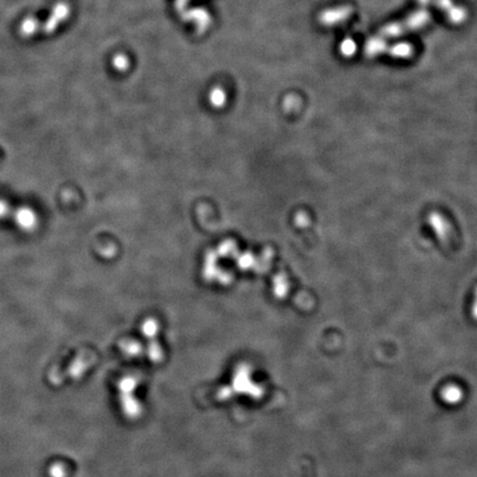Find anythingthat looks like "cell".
<instances>
[{
	"label": "cell",
	"instance_id": "6",
	"mask_svg": "<svg viewBox=\"0 0 477 477\" xmlns=\"http://www.w3.org/2000/svg\"><path fill=\"white\" fill-rule=\"evenodd\" d=\"M441 398L446 403L455 404L459 403L463 399V390L455 384H451L445 387L441 392Z\"/></svg>",
	"mask_w": 477,
	"mask_h": 477
},
{
	"label": "cell",
	"instance_id": "5",
	"mask_svg": "<svg viewBox=\"0 0 477 477\" xmlns=\"http://www.w3.org/2000/svg\"><path fill=\"white\" fill-rule=\"evenodd\" d=\"M69 13V8L65 3H58L52 10L51 14L45 21L40 26L39 30H41L44 33H52L58 28L59 23H61L63 20L67 18Z\"/></svg>",
	"mask_w": 477,
	"mask_h": 477
},
{
	"label": "cell",
	"instance_id": "3",
	"mask_svg": "<svg viewBox=\"0 0 477 477\" xmlns=\"http://www.w3.org/2000/svg\"><path fill=\"white\" fill-rule=\"evenodd\" d=\"M233 385V391L238 392V393H247L252 395L253 398H258L261 397L263 393L262 388L258 387V385L254 384L252 382V380L248 378V373L246 372V370H240V372H238L235 375V379L232 381Z\"/></svg>",
	"mask_w": 477,
	"mask_h": 477
},
{
	"label": "cell",
	"instance_id": "4",
	"mask_svg": "<svg viewBox=\"0 0 477 477\" xmlns=\"http://www.w3.org/2000/svg\"><path fill=\"white\" fill-rule=\"evenodd\" d=\"M353 13L354 8L350 6L327 9L321 14L319 21H321L324 26H334V24H338L345 21V20H347Z\"/></svg>",
	"mask_w": 477,
	"mask_h": 477
},
{
	"label": "cell",
	"instance_id": "11",
	"mask_svg": "<svg viewBox=\"0 0 477 477\" xmlns=\"http://www.w3.org/2000/svg\"><path fill=\"white\" fill-rule=\"evenodd\" d=\"M49 475L50 477H65L67 476V470H65L63 464L55 463L50 466Z\"/></svg>",
	"mask_w": 477,
	"mask_h": 477
},
{
	"label": "cell",
	"instance_id": "10",
	"mask_svg": "<svg viewBox=\"0 0 477 477\" xmlns=\"http://www.w3.org/2000/svg\"><path fill=\"white\" fill-rule=\"evenodd\" d=\"M342 54L345 57H352L356 52V43L352 39H347L341 45Z\"/></svg>",
	"mask_w": 477,
	"mask_h": 477
},
{
	"label": "cell",
	"instance_id": "8",
	"mask_svg": "<svg viewBox=\"0 0 477 477\" xmlns=\"http://www.w3.org/2000/svg\"><path fill=\"white\" fill-rule=\"evenodd\" d=\"M39 26H40V22L37 18L27 17L23 19V21L21 22V24H20L19 32L20 34H21V37L30 38L32 37L34 33H37L39 31Z\"/></svg>",
	"mask_w": 477,
	"mask_h": 477
},
{
	"label": "cell",
	"instance_id": "1",
	"mask_svg": "<svg viewBox=\"0 0 477 477\" xmlns=\"http://www.w3.org/2000/svg\"><path fill=\"white\" fill-rule=\"evenodd\" d=\"M430 20V13L426 10H419L411 13L408 18H405L401 21L393 22L391 24H387L380 30V37H387V38H394L399 37V35L407 33L410 31H414L420 28L424 27Z\"/></svg>",
	"mask_w": 477,
	"mask_h": 477
},
{
	"label": "cell",
	"instance_id": "2",
	"mask_svg": "<svg viewBox=\"0 0 477 477\" xmlns=\"http://www.w3.org/2000/svg\"><path fill=\"white\" fill-rule=\"evenodd\" d=\"M422 4H434L440 10H443L446 16L453 23L463 22L466 18V11L452 1V0H418Z\"/></svg>",
	"mask_w": 477,
	"mask_h": 477
},
{
	"label": "cell",
	"instance_id": "9",
	"mask_svg": "<svg viewBox=\"0 0 477 477\" xmlns=\"http://www.w3.org/2000/svg\"><path fill=\"white\" fill-rule=\"evenodd\" d=\"M388 54L394 58L401 59H408L412 57L413 54V47L410 43H398L391 45L387 49Z\"/></svg>",
	"mask_w": 477,
	"mask_h": 477
},
{
	"label": "cell",
	"instance_id": "7",
	"mask_svg": "<svg viewBox=\"0 0 477 477\" xmlns=\"http://www.w3.org/2000/svg\"><path fill=\"white\" fill-rule=\"evenodd\" d=\"M387 43H385L381 38H372L366 43L364 47V52L369 58H373L378 54H382L384 51H387Z\"/></svg>",
	"mask_w": 477,
	"mask_h": 477
}]
</instances>
